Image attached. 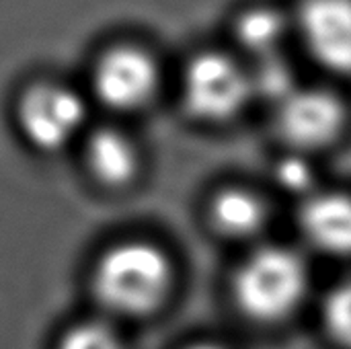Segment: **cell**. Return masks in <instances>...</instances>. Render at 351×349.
I'll return each mask as SVG.
<instances>
[{
	"mask_svg": "<svg viewBox=\"0 0 351 349\" xmlns=\"http://www.w3.org/2000/svg\"><path fill=\"white\" fill-rule=\"evenodd\" d=\"M58 349H123V346L109 325L86 321L68 329Z\"/></svg>",
	"mask_w": 351,
	"mask_h": 349,
	"instance_id": "obj_14",
	"label": "cell"
},
{
	"mask_svg": "<svg viewBox=\"0 0 351 349\" xmlns=\"http://www.w3.org/2000/svg\"><path fill=\"white\" fill-rule=\"evenodd\" d=\"M173 282L169 257L142 241L111 247L95 265L93 290L99 302L121 317H142L156 311Z\"/></svg>",
	"mask_w": 351,
	"mask_h": 349,
	"instance_id": "obj_1",
	"label": "cell"
},
{
	"mask_svg": "<svg viewBox=\"0 0 351 349\" xmlns=\"http://www.w3.org/2000/svg\"><path fill=\"white\" fill-rule=\"evenodd\" d=\"M86 119L84 97L56 80L29 84L16 103V121L25 140L43 150L56 152L68 146L82 130Z\"/></svg>",
	"mask_w": 351,
	"mask_h": 349,
	"instance_id": "obj_4",
	"label": "cell"
},
{
	"mask_svg": "<svg viewBox=\"0 0 351 349\" xmlns=\"http://www.w3.org/2000/svg\"><path fill=\"white\" fill-rule=\"evenodd\" d=\"M300 226L317 249L351 257V195L319 193L311 197L300 212Z\"/></svg>",
	"mask_w": 351,
	"mask_h": 349,
	"instance_id": "obj_8",
	"label": "cell"
},
{
	"mask_svg": "<svg viewBox=\"0 0 351 349\" xmlns=\"http://www.w3.org/2000/svg\"><path fill=\"white\" fill-rule=\"evenodd\" d=\"M212 224L230 239L257 234L265 224V206L247 189H224L210 206Z\"/></svg>",
	"mask_w": 351,
	"mask_h": 349,
	"instance_id": "obj_10",
	"label": "cell"
},
{
	"mask_svg": "<svg viewBox=\"0 0 351 349\" xmlns=\"http://www.w3.org/2000/svg\"><path fill=\"white\" fill-rule=\"evenodd\" d=\"M88 171L109 187L125 185L138 169L134 142L117 128H97L84 148Z\"/></svg>",
	"mask_w": 351,
	"mask_h": 349,
	"instance_id": "obj_9",
	"label": "cell"
},
{
	"mask_svg": "<svg viewBox=\"0 0 351 349\" xmlns=\"http://www.w3.org/2000/svg\"><path fill=\"white\" fill-rule=\"evenodd\" d=\"M296 31L321 68L351 76V0H302Z\"/></svg>",
	"mask_w": 351,
	"mask_h": 349,
	"instance_id": "obj_6",
	"label": "cell"
},
{
	"mask_svg": "<svg viewBox=\"0 0 351 349\" xmlns=\"http://www.w3.org/2000/svg\"><path fill=\"white\" fill-rule=\"evenodd\" d=\"M88 82L93 97L105 109L132 113L156 97L160 66L148 47L136 41H113L93 60Z\"/></svg>",
	"mask_w": 351,
	"mask_h": 349,
	"instance_id": "obj_3",
	"label": "cell"
},
{
	"mask_svg": "<svg viewBox=\"0 0 351 349\" xmlns=\"http://www.w3.org/2000/svg\"><path fill=\"white\" fill-rule=\"evenodd\" d=\"M308 290L306 265L286 247H261L234 274L232 294L239 309L253 321L276 323L290 317Z\"/></svg>",
	"mask_w": 351,
	"mask_h": 349,
	"instance_id": "obj_2",
	"label": "cell"
},
{
	"mask_svg": "<svg viewBox=\"0 0 351 349\" xmlns=\"http://www.w3.org/2000/svg\"><path fill=\"white\" fill-rule=\"evenodd\" d=\"M253 95L251 72L220 51L195 56L183 74V101L204 121H226L241 113Z\"/></svg>",
	"mask_w": 351,
	"mask_h": 349,
	"instance_id": "obj_5",
	"label": "cell"
},
{
	"mask_svg": "<svg viewBox=\"0 0 351 349\" xmlns=\"http://www.w3.org/2000/svg\"><path fill=\"white\" fill-rule=\"evenodd\" d=\"M278 183L290 193H306L313 185V169L304 158H284L276 169Z\"/></svg>",
	"mask_w": 351,
	"mask_h": 349,
	"instance_id": "obj_15",
	"label": "cell"
},
{
	"mask_svg": "<svg viewBox=\"0 0 351 349\" xmlns=\"http://www.w3.org/2000/svg\"><path fill=\"white\" fill-rule=\"evenodd\" d=\"M323 321L329 335L351 349V280L331 290L323 306Z\"/></svg>",
	"mask_w": 351,
	"mask_h": 349,
	"instance_id": "obj_12",
	"label": "cell"
},
{
	"mask_svg": "<svg viewBox=\"0 0 351 349\" xmlns=\"http://www.w3.org/2000/svg\"><path fill=\"white\" fill-rule=\"evenodd\" d=\"M234 35L255 60L280 56V47L288 35V19L278 8L253 6L239 14Z\"/></svg>",
	"mask_w": 351,
	"mask_h": 349,
	"instance_id": "obj_11",
	"label": "cell"
},
{
	"mask_svg": "<svg viewBox=\"0 0 351 349\" xmlns=\"http://www.w3.org/2000/svg\"><path fill=\"white\" fill-rule=\"evenodd\" d=\"M346 121L341 101L323 88H294L282 103L278 125L286 142L313 150L337 138Z\"/></svg>",
	"mask_w": 351,
	"mask_h": 349,
	"instance_id": "obj_7",
	"label": "cell"
},
{
	"mask_svg": "<svg viewBox=\"0 0 351 349\" xmlns=\"http://www.w3.org/2000/svg\"><path fill=\"white\" fill-rule=\"evenodd\" d=\"M189 349H224V348H218V346H212V344H202V346H193V348Z\"/></svg>",
	"mask_w": 351,
	"mask_h": 349,
	"instance_id": "obj_16",
	"label": "cell"
},
{
	"mask_svg": "<svg viewBox=\"0 0 351 349\" xmlns=\"http://www.w3.org/2000/svg\"><path fill=\"white\" fill-rule=\"evenodd\" d=\"M290 66L282 60V56H271L265 60H257V70L251 74L253 93L276 97L280 103L296 88L292 84Z\"/></svg>",
	"mask_w": 351,
	"mask_h": 349,
	"instance_id": "obj_13",
	"label": "cell"
}]
</instances>
